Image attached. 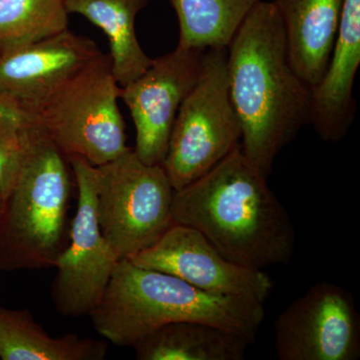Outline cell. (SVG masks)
I'll return each instance as SVG.
<instances>
[{"label":"cell","instance_id":"obj_1","mask_svg":"<svg viewBox=\"0 0 360 360\" xmlns=\"http://www.w3.org/2000/svg\"><path fill=\"white\" fill-rule=\"evenodd\" d=\"M229 94L243 155L269 179L274 160L311 120V86L291 65L274 2L260 1L227 47Z\"/></svg>","mask_w":360,"mask_h":360},{"label":"cell","instance_id":"obj_2","mask_svg":"<svg viewBox=\"0 0 360 360\" xmlns=\"http://www.w3.org/2000/svg\"><path fill=\"white\" fill-rule=\"evenodd\" d=\"M172 219L201 232L227 259L248 269L288 264L295 253L292 219L240 146L174 191Z\"/></svg>","mask_w":360,"mask_h":360},{"label":"cell","instance_id":"obj_3","mask_svg":"<svg viewBox=\"0 0 360 360\" xmlns=\"http://www.w3.org/2000/svg\"><path fill=\"white\" fill-rule=\"evenodd\" d=\"M264 303L212 295L179 277L120 259L101 302L90 312L97 333L120 347H134L149 333L179 321H200L255 340Z\"/></svg>","mask_w":360,"mask_h":360},{"label":"cell","instance_id":"obj_4","mask_svg":"<svg viewBox=\"0 0 360 360\" xmlns=\"http://www.w3.org/2000/svg\"><path fill=\"white\" fill-rule=\"evenodd\" d=\"M68 160L39 124L28 136L0 224V270L54 267L61 251L70 196Z\"/></svg>","mask_w":360,"mask_h":360},{"label":"cell","instance_id":"obj_5","mask_svg":"<svg viewBox=\"0 0 360 360\" xmlns=\"http://www.w3.org/2000/svg\"><path fill=\"white\" fill-rule=\"evenodd\" d=\"M227 49H207L198 82L175 117L162 167L174 191L207 174L240 146L241 125L229 94Z\"/></svg>","mask_w":360,"mask_h":360},{"label":"cell","instance_id":"obj_6","mask_svg":"<svg viewBox=\"0 0 360 360\" xmlns=\"http://www.w3.org/2000/svg\"><path fill=\"white\" fill-rule=\"evenodd\" d=\"M120 90L110 56L103 54L42 106L37 124L66 160L79 158L101 167L129 148Z\"/></svg>","mask_w":360,"mask_h":360},{"label":"cell","instance_id":"obj_7","mask_svg":"<svg viewBox=\"0 0 360 360\" xmlns=\"http://www.w3.org/2000/svg\"><path fill=\"white\" fill-rule=\"evenodd\" d=\"M96 212L118 259L155 243L174 224V188L161 165H146L134 149L96 167Z\"/></svg>","mask_w":360,"mask_h":360},{"label":"cell","instance_id":"obj_8","mask_svg":"<svg viewBox=\"0 0 360 360\" xmlns=\"http://www.w3.org/2000/svg\"><path fill=\"white\" fill-rule=\"evenodd\" d=\"M78 191L77 210L70 243L54 267L51 298L65 317L85 316L96 309L120 262L106 243L96 212V167L79 158H68Z\"/></svg>","mask_w":360,"mask_h":360},{"label":"cell","instance_id":"obj_9","mask_svg":"<svg viewBox=\"0 0 360 360\" xmlns=\"http://www.w3.org/2000/svg\"><path fill=\"white\" fill-rule=\"evenodd\" d=\"M281 360H357L360 314L354 297L338 284L315 283L274 322Z\"/></svg>","mask_w":360,"mask_h":360},{"label":"cell","instance_id":"obj_10","mask_svg":"<svg viewBox=\"0 0 360 360\" xmlns=\"http://www.w3.org/2000/svg\"><path fill=\"white\" fill-rule=\"evenodd\" d=\"M206 51L177 46L153 59L148 70L122 87L120 98L135 127L134 153L146 165H161L175 117L202 68Z\"/></svg>","mask_w":360,"mask_h":360},{"label":"cell","instance_id":"obj_11","mask_svg":"<svg viewBox=\"0 0 360 360\" xmlns=\"http://www.w3.org/2000/svg\"><path fill=\"white\" fill-rule=\"evenodd\" d=\"M132 264L179 277L198 290L264 303L274 283L264 270L227 259L201 232L174 224L161 238L134 257Z\"/></svg>","mask_w":360,"mask_h":360},{"label":"cell","instance_id":"obj_12","mask_svg":"<svg viewBox=\"0 0 360 360\" xmlns=\"http://www.w3.org/2000/svg\"><path fill=\"white\" fill-rule=\"evenodd\" d=\"M103 54L94 40L70 30L0 54V94L37 117L61 87Z\"/></svg>","mask_w":360,"mask_h":360},{"label":"cell","instance_id":"obj_13","mask_svg":"<svg viewBox=\"0 0 360 360\" xmlns=\"http://www.w3.org/2000/svg\"><path fill=\"white\" fill-rule=\"evenodd\" d=\"M360 65V0H345L335 46L321 82L311 87V120L321 141L347 136L356 112L354 79Z\"/></svg>","mask_w":360,"mask_h":360},{"label":"cell","instance_id":"obj_14","mask_svg":"<svg viewBox=\"0 0 360 360\" xmlns=\"http://www.w3.org/2000/svg\"><path fill=\"white\" fill-rule=\"evenodd\" d=\"M295 72L310 86L328 68L345 0H274Z\"/></svg>","mask_w":360,"mask_h":360},{"label":"cell","instance_id":"obj_15","mask_svg":"<svg viewBox=\"0 0 360 360\" xmlns=\"http://www.w3.org/2000/svg\"><path fill=\"white\" fill-rule=\"evenodd\" d=\"M250 336L200 321L172 322L134 345L139 360H243Z\"/></svg>","mask_w":360,"mask_h":360},{"label":"cell","instance_id":"obj_16","mask_svg":"<svg viewBox=\"0 0 360 360\" xmlns=\"http://www.w3.org/2000/svg\"><path fill=\"white\" fill-rule=\"evenodd\" d=\"M148 4V0H66L68 13L84 16L108 37L111 70L120 87L141 77L153 61L135 30L137 15Z\"/></svg>","mask_w":360,"mask_h":360},{"label":"cell","instance_id":"obj_17","mask_svg":"<svg viewBox=\"0 0 360 360\" xmlns=\"http://www.w3.org/2000/svg\"><path fill=\"white\" fill-rule=\"evenodd\" d=\"M103 341L77 335L53 338L28 309L0 307V359L4 360H103Z\"/></svg>","mask_w":360,"mask_h":360},{"label":"cell","instance_id":"obj_18","mask_svg":"<svg viewBox=\"0 0 360 360\" xmlns=\"http://www.w3.org/2000/svg\"><path fill=\"white\" fill-rule=\"evenodd\" d=\"M179 25L177 46L227 49L248 14L262 0H169Z\"/></svg>","mask_w":360,"mask_h":360},{"label":"cell","instance_id":"obj_19","mask_svg":"<svg viewBox=\"0 0 360 360\" xmlns=\"http://www.w3.org/2000/svg\"><path fill=\"white\" fill-rule=\"evenodd\" d=\"M66 0H0V54L68 30Z\"/></svg>","mask_w":360,"mask_h":360},{"label":"cell","instance_id":"obj_20","mask_svg":"<svg viewBox=\"0 0 360 360\" xmlns=\"http://www.w3.org/2000/svg\"><path fill=\"white\" fill-rule=\"evenodd\" d=\"M32 127L25 130H0V200L4 202L20 174Z\"/></svg>","mask_w":360,"mask_h":360},{"label":"cell","instance_id":"obj_21","mask_svg":"<svg viewBox=\"0 0 360 360\" xmlns=\"http://www.w3.org/2000/svg\"><path fill=\"white\" fill-rule=\"evenodd\" d=\"M37 124L34 115L0 94V130H25Z\"/></svg>","mask_w":360,"mask_h":360},{"label":"cell","instance_id":"obj_22","mask_svg":"<svg viewBox=\"0 0 360 360\" xmlns=\"http://www.w3.org/2000/svg\"><path fill=\"white\" fill-rule=\"evenodd\" d=\"M4 202L0 200V224H1L2 214H4Z\"/></svg>","mask_w":360,"mask_h":360}]
</instances>
